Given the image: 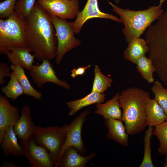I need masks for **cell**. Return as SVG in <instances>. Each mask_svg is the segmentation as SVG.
Segmentation results:
<instances>
[{"label":"cell","instance_id":"1","mask_svg":"<svg viewBox=\"0 0 167 167\" xmlns=\"http://www.w3.org/2000/svg\"><path fill=\"white\" fill-rule=\"evenodd\" d=\"M26 36L27 46L37 60L55 58L57 41L51 16L36 2L26 18Z\"/></svg>","mask_w":167,"mask_h":167},{"label":"cell","instance_id":"2","mask_svg":"<svg viewBox=\"0 0 167 167\" xmlns=\"http://www.w3.org/2000/svg\"><path fill=\"white\" fill-rule=\"evenodd\" d=\"M150 97L148 92L136 87L125 89L120 93L119 102L122 110V121L128 135L136 134L148 126L145 108Z\"/></svg>","mask_w":167,"mask_h":167},{"label":"cell","instance_id":"3","mask_svg":"<svg viewBox=\"0 0 167 167\" xmlns=\"http://www.w3.org/2000/svg\"><path fill=\"white\" fill-rule=\"evenodd\" d=\"M148 51L157 75L167 88V9L146 31Z\"/></svg>","mask_w":167,"mask_h":167},{"label":"cell","instance_id":"4","mask_svg":"<svg viewBox=\"0 0 167 167\" xmlns=\"http://www.w3.org/2000/svg\"><path fill=\"white\" fill-rule=\"evenodd\" d=\"M114 12L120 17L124 26L122 31L125 41L129 42L139 37L155 20L164 12L162 6H152L142 10H132L122 9L107 0Z\"/></svg>","mask_w":167,"mask_h":167},{"label":"cell","instance_id":"5","mask_svg":"<svg viewBox=\"0 0 167 167\" xmlns=\"http://www.w3.org/2000/svg\"><path fill=\"white\" fill-rule=\"evenodd\" d=\"M27 47L26 17L15 11L6 19H0V54L14 48Z\"/></svg>","mask_w":167,"mask_h":167},{"label":"cell","instance_id":"6","mask_svg":"<svg viewBox=\"0 0 167 167\" xmlns=\"http://www.w3.org/2000/svg\"><path fill=\"white\" fill-rule=\"evenodd\" d=\"M68 124L61 126L42 127L36 126L33 135L36 142L50 153L54 166L58 163L61 148L65 141Z\"/></svg>","mask_w":167,"mask_h":167},{"label":"cell","instance_id":"7","mask_svg":"<svg viewBox=\"0 0 167 167\" xmlns=\"http://www.w3.org/2000/svg\"><path fill=\"white\" fill-rule=\"evenodd\" d=\"M56 33L57 41V50L55 62L60 64L64 55L68 52L79 46L81 42L74 36L75 32L71 22L51 16Z\"/></svg>","mask_w":167,"mask_h":167},{"label":"cell","instance_id":"8","mask_svg":"<svg viewBox=\"0 0 167 167\" xmlns=\"http://www.w3.org/2000/svg\"><path fill=\"white\" fill-rule=\"evenodd\" d=\"M90 113V111L88 109L84 111L68 124L66 139L60 150L58 161L55 167H57L63 152L70 147L76 148L82 155L84 156L87 153V149L82 139V130L87 116Z\"/></svg>","mask_w":167,"mask_h":167},{"label":"cell","instance_id":"9","mask_svg":"<svg viewBox=\"0 0 167 167\" xmlns=\"http://www.w3.org/2000/svg\"><path fill=\"white\" fill-rule=\"evenodd\" d=\"M41 62L40 65L33 64L28 70L32 79L38 88H40L45 83L49 82L66 89L70 88V85L66 81L57 77L49 60L45 59Z\"/></svg>","mask_w":167,"mask_h":167},{"label":"cell","instance_id":"10","mask_svg":"<svg viewBox=\"0 0 167 167\" xmlns=\"http://www.w3.org/2000/svg\"><path fill=\"white\" fill-rule=\"evenodd\" d=\"M23 156L32 167H52L54 166L52 156L44 147L37 144L33 137L21 141Z\"/></svg>","mask_w":167,"mask_h":167},{"label":"cell","instance_id":"11","mask_svg":"<svg viewBox=\"0 0 167 167\" xmlns=\"http://www.w3.org/2000/svg\"><path fill=\"white\" fill-rule=\"evenodd\" d=\"M36 2L50 15L62 19H73L79 11L78 0H37Z\"/></svg>","mask_w":167,"mask_h":167},{"label":"cell","instance_id":"12","mask_svg":"<svg viewBox=\"0 0 167 167\" xmlns=\"http://www.w3.org/2000/svg\"><path fill=\"white\" fill-rule=\"evenodd\" d=\"M98 18L109 19L118 23L121 22L119 18L112 14L105 13L99 9L97 0H88L83 10L79 11L75 21L71 23L75 32L78 34L84 23L88 20Z\"/></svg>","mask_w":167,"mask_h":167},{"label":"cell","instance_id":"13","mask_svg":"<svg viewBox=\"0 0 167 167\" xmlns=\"http://www.w3.org/2000/svg\"><path fill=\"white\" fill-rule=\"evenodd\" d=\"M8 99L0 95V143L7 129L14 126L20 117L17 107L11 105Z\"/></svg>","mask_w":167,"mask_h":167},{"label":"cell","instance_id":"14","mask_svg":"<svg viewBox=\"0 0 167 167\" xmlns=\"http://www.w3.org/2000/svg\"><path fill=\"white\" fill-rule=\"evenodd\" d=\"M21 115L14 126V130L18 138L21 141H25L33 136L36 126L32 118L30 107L24 105L21 109Z\"/></svg>","mask_w":167,"mask_h":167},{"label":"cell","instance_id":"15","mask_svg":"<svg viewBox=\"0 0 167 167\" xmlns=\"http://www.w3.org/2000/svg\"><path fill=\"white\" fill-rule=\"evenodd\" d=\"M95 156V153L92 152L84 156L75 147H70L63 152L57 167H85L88 162Z\"/></svg>","mask_w":167,"mask_h":167},{"label":"cell","instance_id":"16","mask_svg":"<svg viewBox=\"0 0 167 167\" xmlns=\"http://www.w3.org/2000/svg\"><path fill=\"white\" fill-rule=\"evenodd\" d=\"M30 52L27 47H19L13 48L4 54L7 56L11 65L28 70L33 65L35 58Z\"/></svg>","mask_w":167,"mask_h":167},{"label":"cell","instance_id":"17","mask_svg":"<svg viewBox=\"0 0 167 167\" xmlns=\"http://www.w3.org/2000/svg\"><path fill=\"white\" fill-rule=\"evenodd\" d=\"M105 124L108 130L106 138L113 140L122 146L129 145L128 134L125 126L121 120L114 119H104Z\"/></svg>","mask_w":167,"mask_h":167},{"label":"cell","instance_id":"18","mask_svg":"<svg viewBox=\"0 0 167 167\" xmlns=\"http://www.w3.org/2000/svg\"><path fill=\"white\" fill-rule=\"evenodd\" d=\"M120 93L117 92L110 100L105 103L96 104V109L94 113L103 116L104 119L122 120V112L119 102Z\"/></svg>","mask_w":167,"mask_h":167},{"label":"cell","instance_id":"19","mask_svg":"<svg viewBox=\"0 0 167 167\" xmlns=\"http://www.w3.org/2000/svg\"><path fill=\"white\" fill-rule=\"evenodd\" d=\"M14 126L9 127L0 143L1 148L5 156L12 155L16 156H23L22 148L18 142Z\"/></svg>","mask_w":167,"mask_h":167},{"label":"cell","instance_id":"20","mask_svg":"<svg viewBox=\"0 0 167 167\" xmlns=\"http://www.w3.org/2000/svg\"><path fill=\"white\" fill-rule=\"evenodd\" d=\"M105 95L104 93L91 92L84 97L68 101L66 103V105L70 109L68 114L70 116H72L85 107L103 103L105 101Z\"/></svg>","mask_w":167,"mask_h":167},{"label":"cell","instance_id":"21","mask_svg":"<svg viewBox=\"0 0 167 167\" xmlns=\"http://www.w3.org/2000/svg\"><path fill=\"white\" fill-rule=\"evenodd\" d=\"M145 113L148 126L155 127L166 121L167 115L162 108L154 98L147 101Z\"/></svg>","mask_w":167,"mask_h":167},{"label":"cell","instance_id":"22","mask_svg":"<svg viewBox=\"0 0 167 167\" xmlns=\"http://www.w3.org/2000/svg\"><path fill=\"white\" fill-rule=\"evenodd\" d=\"M127 48L123 53L124 58L134 64L148 50L147 42L144 39L137 37L128 43Z\"/></svg>","mask_w":167,"mask_h":167},{"label":"cell","instance_id":"23","mask_svg":"<svg viewBox=\"0 0 167 167\" xmlns=\"http://www.w3.org/2000/svg\"><path fill=\"white\" fill-rule=\"evenodd\" d=\"M12 71L21 85L24 91V93L27 95L33 97L37 100H41L43 93L35 89L32 85L23 68L11 65Z\"/></svg>","mask_w":167,"mask_h":167},{"label":"cell","instance_id":"24","mask_svg":"<svg viewBox=\"0 0 167 167\" xmlns=\"http://www.w3.org/2000/svg\"><path fill=\"white\" fill-rule=\"evenodd\" d=\"M135 64L138 71L142 77L149 83H153V73L156 69L152 59L144 55L138 59Z\"/></svg>","mask_w":167,"mask_h":167},{"label":"cell","instance_id":"25","mask_svg":"<svg viewBox=\"0 0 167 167\" xmlns=\"http://www.w3.org/2000/svg\"><path fill=\"white\" fill-rule=\"evenodd\" d=\"M10 79L7 84L3 86L2 92L8 98L15 101L18 97L24 94L23 88L13 71L9 77Z\"/></svg>","mask_w":167,"mask_h":167},{"label":"cell","instance_id":"26","mask_svg":"<svg viewBox=\"0 0 167 167\" xmlns=\"http://www.w3.org/2000/svg\"><path fill=\"white\" fill-rule=\"evenodd\" d=\"M94 74V79L91 92L104 93L111 86L113 80L103 74L97 65H95Z\"/></svg>","mask_w":167,"mask_h":167},{"label":"cell","instance_id":"27","mask_svg":"<svg viewBox=\"0 0 167 167\" xmlns=\"http://www.w3.org/2000/svg\"><path fill=\"white\" fill-rule=\"evenodd\" d=\"M153 127L149 126L145 131L144 141V153L143 159L139 167H154L151 156V138L153 135Z\"/></svg>","mask_w":167,"mask_h":167},{"label":"cell","instance_id":"28","mask_svg":"<svg viewBox=\"0 0 167 167\" xmlns=\"http://www.w3.org/2000/svg\"><path fill=\"white\" fill-rule=\"evenodd\" d=\"M152 132L160 143L158 150V153L161 156L165 155L167 153V121L155 126Z\"/></svg>","mask_w":167,"mask_h":167},{"label":"cell","instance_id":"29","mask_svg":"<svg viewBox=\"0 0 167 167\" xmlns=\"http://www.w3.org/2000/svg\"><path fill=\"white\" fill-rule=\"evenodd\" d=\"M151 90L154 95V99L163 109L167 115V89L159 80L155 81Z\"/></svg>","mask_w":167,"mask_h":167},{"label":"cell","instance_id":"30","mask_svg":"<svg viewBox=\"0 0 167 167\" xmlns=\"http://www.w3.org/2000/svg\"><path fill=\"white\" fill-rule=\"evenodd\" d=\"M36 0H18L16 1L14 11L27 17L32 11Z\"/></svg>","mask_w":167,"mask_h":167},{"label":"cell","instance_id":"31","mask_svg":"<svg viewBox=\"0 0 167 167\" xmlns=\"http://www.w3.org/2000/svg\"><path fill=\"white\" fill-rule=\"evenodd\" d=\"M17 0H5L0 3V18L7 19L14 12Z\"/></svg>","mask_w":167,"mask_h":167},{"label":"cell","instance_id":"32","mask_svg":"<svg viewBox=\"0 0 167 167\" xmlns=\"http://www.w3.org/2000/svg\"><path fill=\"white\" fill-rule=\"evenodd\" d=\"M12 71L11 66L4 62L0 63V84L3 85L5 82V78L9 77Z\"/></svg>","mask_w":167,"mask_h":167},{"label":"cell","instance_id":"33","mask_svg":"<svg viewBox=\"0 0 167 167\" xmlns=\"http://www.w3.org/2000/svg\"><path fill=\"white\" fill-rule=\"evenodd\" d=\"M91 65L89 64L85 67L79 66L77 68H73L71 71V76L73 78L79 75H82L85 73L86 70L90 68Z\"/></svg>","mask_w":167,"mask_h":167},{"label":"cell","instance_id":"34","mask_svg":"<svg viewBox=\"0 0 167 167\" xmlns=\"http://www.w3.org/2000/svg\"><path fill=\"white\" fill-rule=\"evenodd\" d=\"M1 166L3 167H16L18 166L16 164L13 162L4 161Z\"/></svg>","mask_w":167,"mask_h":167},{"label":"cell","instance_id":"35","mask_svg":"<svg viewBox=\"0 0 167 167\" xmlns=\"http://www.w3.org/2000/svg\"><path fill=\"white\" fill-rule=\"evenodd\" d=\"M165 155L166 156L165 158V162L164 164V167H167V153Z\"/></svg>","mask_w":167,"mask_h":167},{"label":"cell","instance_id":"36","mask_svg":"<svg viewBox=\"0 0 167 167\" xmlns=\"http://www.w3.org/2000/svg\"><path fill=\"white\" fill-rule=\"evenodd\" d=\"M167 0H160L159 1V5L162 6L163 4Z\"/></svg>","mask_w":167,"mask_h":167},{"label":"cell","instance_id":"37","mask_svg":"<svg viewBox=\"0 0 167 167\" xmlns=\"http://www.w3.org/2000/svg\"><path fill=\"white\" fill-rule=\"evenodd\" d=\"M116 4H118L121 0H114Z\"/></svg>","mask_w":167,"mask_h":167},{"label":"cell","instance_id":"38","mask_svg":"<svg viewBox=\"0 0 167 167\" xmlns=\"http://www.w3.org/2000/svg\"><path fill=\"white\" fill-rule=\"evenodd\" d=\"M166 121H167V118H166Z\"/></svg>","mask_w":167,"mask_h":167}]
</instances>
